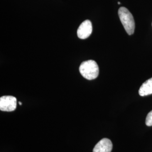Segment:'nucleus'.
Returning a JSON list of instances; mask_svg holds the SVG:
<instances>
[{
  "instance_id": "obj_2",
  "label": "nucleus",
  "mask_w": 152,
  "mask_h": 152,
  "mask_svg": "<svg viewBox=\"0 0 152 152\" xmlns=\"http://www.w3.org/2000/svg\"><path fill=\"white\" fill-rule=\"evenodd\" d=\"M118 16L126 31L129 35H132L135 32V24L134 17L129 10L125 7L118 10Z\"/></svg>"
},
{
  "instance_id": "obj_1",
  "label": "nucleus",
  "mask_w": 152,
  "mask_h": 152,
  "mask_svg": "<svg viewBox=\"0 0 152 152\" xmlns=\"http://www.w3.org/2000/svg\"><path fill=\"white\" fill-rule=\"evenodd\" d=\"M79 70L82 76L88 80H92L96 78L99 73L98 64L95 61L92 60L82 62Z\"/></svg>"
},
{
  "instance_id": "obj_5",
  "label": "nucleus",
  "mask_w": 152,
  "mask_h": 152,
  "mask_svg": "<svg viewBox=\"0 0 152 152\" xmlns=\"http://www.w3.org/2000/svg\"><path fill=\"white\" fill-rule=\"evenodd\" d=\"M113 148L112 141L104 138L98 142L93 149V152H111Z\"/></svg>"
},
{
  "instance_id": "obj_3",
  "label": "nucleus",
  "mask_w": 152,
  "mask_h": 152,
  "mask_svg": "<svg viewBox=\"0 0 152 152\" xmlns=\"http://www.w3.org/2000/svg\"><path fill=\"white\" fill-rule=\"evenodd\" d=\"M17 100L12 96H3L0 98V110L4 112H12L16 108Z\"/></svg>"
},
{
  "instance_id": "obj_4",
  "label": "nucleus",
  "mask_w": 152,
  "mask_h": 152,
  "mask_svg": "<svg viewBox=\"0 0 152 152\" xmlns=\"http://www.w3.org/2000/svg\"><path fill=\"white\" fill-rule=\"evenodd\" d=\"M92 32V23L90 20H86L82 22L77 30V36L80 39L87 38Z\"/></svg>"
},
{
  "instance_id": "obj_8",
  "label": "nucleus",
  "mask_w": 152,
  "mask_h": 152,
  "mask_svg": "<svg viewBox=\"0 0 152 152\" xmlns=\"http://www.w3.org/2000/svg\"><path fill=\"white\" fill-rule=\"evenodd\" d=\"M19 105H22V103L20 102H19Z\"/></svg>"
},
{
  "instance_id": "obj_7",
  "label": "nucleus",
  "mask_w": 152,
  "mask_h": 152,
  "mask_svg": "<svg viewBox=\"0 0 152 152\" xmlns=\"http://www.w3.org/2000/svg\"><path fill=\"white\" fill-rule=\"evenodd\" d=\"M145 124L148 126H152V110H151L146 117Z\"/></svg>"
},
{
  "instance_id": "obj_9",
  "label": "nucleus",
  "mask_w": 152,
  "mask_h": 152,
  "mask_svg": "<svg viewBox=\"0 0 152 152\" xmlns=\"http://www.w3.org/2000/svg\"><path fill=\"white\" fill-rule=\"evenodd\" d=\"M118 4H119V5L121 4V3H120V2H118Z\"/></svg>"
},
{
  "instance_id": "obj_6",
  "label": "nucleus",
  "mask_w": 152,
  "mask_h": 152,
  "mask_svg": "<svg viewBox=\"0 0 152 152\" xmlns=\"http://www.w3.org/2000/svg\"><path fill=\"white\" fill-rule=\"evenodd\" d=\"M139 94L141 96L152 94V78L144 82L139 90Z\"/></svg>"
}]
</instances>
